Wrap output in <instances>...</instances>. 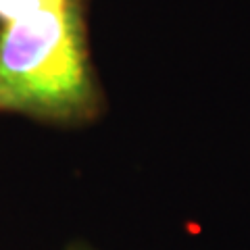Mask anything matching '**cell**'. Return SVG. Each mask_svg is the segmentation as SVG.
Listing matches in <instances>:
<instances>
[{
    "mask_svg": "<svg viewBox=\"0 0 250 250\" xmlns=\"http://www.w3.org/2000/svg\"><path fill=\"white\" fill-rule=\"evenodd\" d=\"M92 0H0V113L57 127L103 117L90 50Z\"/></svg>",
    "mask_w": 250,
    "mask_h": 250,
    "instance_id": "1",
    "label": "cell"
},
{
    "mask_svg": "<svg viewBox=\"0 0 250 250\" xmlns=\"http://www.w3.org/2000/svg\"><path fill=\"white\" fill-rule=\"evenodd\" d=\"M69 250H88V248H83V246H75V248H69Z\"/></svg>",
    "mask_w": 250,
    "mask_h": 250,
    "instance_id": "2",
    "label": "cell"
}]
</instances>
